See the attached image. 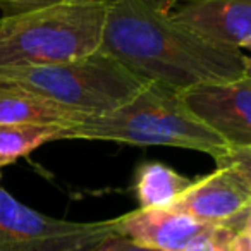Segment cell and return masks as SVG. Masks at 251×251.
Masks as SVG:
<instances>
[{
	"label": "cell",
	"mask_w": 251,
	"mask_h": 251,
	"mask_svg": "<svg viewBox=\"0 0 251 251\" xmlns=\"http://www.w3.org/2000/svg\"><path fill=\"white\" fill-rule=\"evenodd\" d=\"M0 179H2V169H0Z\"/></svg>",
	"instance_id": "18"
},
{
	"label": "cell",
	"mask_w": 251,
	"mask_h": 251,
	"mask_svg": "<svg viewBox=\"0 0 251 251\" xmlns=\"http://www.w3.org/2000/svg\"><path fill=\"white\" fill-rule=\"evenodd\" d=\"M100 52L176 91L251 76L244 52L205 42L145 0H108Z\"/></svg>",
	"instance_id": "1"
},
{
	"label": "cell",
	"mask_w": 251,
	"mask_h": 251,
	"mask_svg": "<svg viewBox=\"0 0 251 251\" xmlns=\"http://www.w3.org/2000/svg\"><path fill=\"white\" fill-rule=\"evenodd\" d=\"M195 179L176 172L160 162L140 165L134 176V195L140 208H169Z\"/></svg>",
	"instance_id": "10"
},
{
	"label": "cell",
	"mask_w": 251,
	"mask_h": 251,
	"mask_svg": "<svg viewBox=\"0 0 251 251\" xmlns=\"http://www.w3.org/2000/svg\"><path fill=\"white\" fill-rule=\"evenodd\" d=\"M49 2H53V0H0V9L5 11L7 14H14V12H21L26 11V9L49 4Z\"/></svg>",
	"instance_id": "14"
},
{
	"label": "cell",
	"mask_w": 251,
	"mask_h": 251,
	"mask_svg": "<svg viewBox=\"0 0 251 251\" xmlns=\"http://www.w3.org/2000/svg\"><path fill=\"white\" fill-rule=\"evenodd\" d=\"M188 110L232 148H251V76L179 91Z\"/></svg>",
	"instance_id": "7"
},
{
	"label": "cell",
	"mask_w": 251,
	"mask_h": 251,
	"mask_svg": "<svg viewBox=\"0 0 251 251\" xmlns=\"http://www.w3.org/2000/svg\"><path fill=\"white\" fill-rule=\"evenodd\" d=\"M213 230H215V227H212L208 232L196 237L184 251H217L215 241H213Z\"/></svg>",
	"instance_id": "16"
},
{
	"label": "cell",
	"mask_w": 251,
	"mask_h": 251,
	"mask_svg": "<svg viewBox=\"0 0 251 251\" xmlns=\"http://www.w3.org/2000/svg\"><path fill=\"white\" fill-rule=\"evenodd\" d=\"M145 2H148V4L157 9V11L169 14V12H172L176 7H179V5H182V4H188V2H193V0H145Z\"/></svg>",
	"instance_id": "17"
},
{
	"label": "cell",
	"mask_w": 251,
	"mask_h": 251,
	"mask_svg": "<svg viewBox=\"0 0 251 251\" xmlns=\"http://www.w3.org/2000/svg\"><path fill=\"white\" fill-rule=\"evenodd\" d=\"M90 251H162V250L140 246V244L133 243V241L127 239V237L119 236V234H112V236H108L107 239L101 241L100 244L91 248Z\"/></svg>",
	"instance_id": "13"
},
{
	"label": "cell",
	"mask_w": 251,
	"mask_h": 251,
	"mask_svg": "<svg viewBox=\"0 0 251 251\" xmlns=\"http://www.w3.org/2000/svg\"><path fill=\"white\" fill-rule=\"evenodd\" d=\"M86 117L18 91H0V126L55 124L62 127L79 124Z\"/></svg>",
	"instance_id": "11"
},
{
	"label": "cell",
	"mask_w": 251,
	"mask_h": 251,
	"mask_svg": "<svg viewBox=\"0 0 251 251\" xmlns=\"http://www.w3.org/2000/svg\"><path fill=\"white\" fill-rule=\"evenodd\" d=\"M229 251H251V224L232 234Z\"/></svg>",
	"instance_id": "15"
},
{
	"label": "cell",
	"mask_w": 251,
	"mask_h": 251,
	"mask_svg": "<svg viewBox=\"0 0 251 251\" xmlns=\"http://www.w3.org/2000/svg\"><path fill=\"white\" fill-rule=\"evenodd\" d=\"M108 0H53L0 18V69L71 62L98 52Z\"/></svg>",
	"instance_id": "3"
},
{
	"label": "cell",
	"mask_w": 251,
	"mask_h": 251,
	"mask_svg": "<svg viewBox=\"0 0 251 251\" xmlns=\"http://www.w3.org/2000/svg\"><path fill=\"white\" fill-rule=\"evenodd\" d=\"M60 140L176 147L201 151L215 162L232 150L188 110L179 91L155 81H148L136 97L117 110L64 127Z\"/></svg>",
	"instance_id": "2"
},
{
	"label": "cell",
	"mask_w": 251,
	"mask_h": 251,
	"mask_svg": "<svg viewBox=\"0 0 251 251\" xmlns=\"http://www.w3.org/2000/svg\"><path fill=\"white\" fill-rule=\"evenodd\" d=\"M62 129V126L55 124L0 126V169L14 164L42 145L60 140Z\"/></svg>",
	"instance_id": "12"
},
{
	"label": "cell",
	"mask_w": 251,
	"mask_h": 251,
	"mask_svg": "<svg viewBox=\"0 0 251 251\" xmlns=\"http://www.w3.org/2000/svg\"><path fill=\"white\" fill-rule=\"evenodd\" d=\"M215 164L169 208L206 226L241 229L251 224V148H232Z\"/></svg>",
	"instance_id": "5"
},
{
	"label": "cell",
	"mask_w": 251,
	"mask_h": 251,
	"mask_svg": "<svg viewBox=\"0 0 251 251\" xmlns=\"http://www.w3.org/2000/svg\"><path fill=\"white\" fill-rule=\"evenodd\" d=\"M147 83L100 50L71 62L0 69V91L29 95L86 119L117 110Z\"/></svg>",
	"instance_id": "4"
},
{
	"label": "cell",
	"mask_w": 251,
	"mask_h": 251,
	"mask_svg": "<svg viewBox=\"0 0 251 251\" xmlns=\"http://www.w3.org/2000/svg\"><path fill=\"white\" fill-rule=\"evenodd\" d=\"M169 16L220 49L243 52L251 47V0H193Z\"/></svg>",
	"instance_id": "8"
},
{
	"label": "cell",
	"mask_w": 251,
	"mask_h": 251,
	"mask_svg": "<svg viewBox=\"0 0 251 251\" xmlns=\"http://www.w3.org/2000/svg\"><path fill=\"white\" fill-rule=\"evenodd\" d=\"M115 232V219L71 222L40 213L0 188V251H90Z\"/></svg>",
	"instance_id": "6"
},
{
	"label": "cell",
	"mask_w": 251,
	"mask_h": 251,
	"mask_svg": "<svg viewBox=\"0 0 251 251\" xmlns=\"http://www.w3.org/2000/svg\"><path fill=\"white\" fill-rule=\"evenodd\" d=\"M212 227L171 208H138L115 219L119 236L162 251H184Z\"/></svg>",
	"instance_id": "9"
}]
</instances>
